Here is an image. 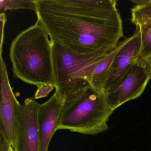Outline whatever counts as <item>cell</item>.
Listing matches in <instances>:
<instances>
[{
    "mask_svg": "<svg viewBox=\"0 0 151 151\" xmlns=\"http://www.w3.org/2000/svg\"><path fill=\"white\" fill-rule=\"evenodd\" d=\"M50 39L80 55L109 52L123 37L116 0H34Z\"/></svg>",
    "mask_w": 151,
    "mask_h": 151,
    "instance_id": "obj_1",
    "label": "cell"
},
{
    "mask_svg": "<svg viewBox=\"0 0 151 151\" xmlns=\"http://www.w3.org/2000/svg\"><path fill=\"white\" fill-rule=\"evenodd\" d=\"M9 58L14 77L37 87L52 84L55 87L52 42L38 21L14 39Z\"/></svg>",
    "mask_w": 151,
    "mask_h": 151,
    "instance_id": "obj_2",
    "label": "cell"
},
{
    "mask_svg": "<svg viewBox=\"0 0 151 151\" xmlns=\"http://www.w3.org/2000/svg\"><path fill=\"white\" fill-rule=\"evenodd\" d=\"M114 111L105 93L88 86L63 103L58 130L97 135L108 129V122Z\"/></svg>",
    "mask_w": 151,
    "mask_h": 151,
    "instance_id": "obj_3",
    "label": "cell"
},
{
    "mask_svg": "<svg viewBox=\"0 0 151 151\" xmlns=\"http://www.w3.org/2000/svg\"><path fill=\"white\" fill-rule=\"evenodd\" d=\"M50 40L55 93L65 103L84 89L91 86L92 75L95 66L110 52L80 55L70 52Z\"/></svg>",
    "mask_w": 151,
    "mask_h": 151,
    "instance_id": "obj_4",
    "label": "cell"
},
{
    "mask_svg": "<svg viewBox=\"0 0 151 151\" xmlns=\"http://www.w3.org/2000/svg\"><path fill=\"white\" fill-rule=\"evenodd\" d=\"M0 134L14 147L22 105L13 92L9 83L6 65L2 54L0 55Z\"/></svg>",
    "mask_w": 151,
    "mask_h": 151,
    "instance_id": "obj_5",
    "label": "cell"
},
{
    "mask_svg": "<svg viewBox=\"0 0 151 151\" xmlns=\"http://www.w3.org/2000/svg\"><path fill=\"white\" fill-rule=\"evenodd\" d=\"M150 80L145 63L136 62L120 83L105 93L110 108L114 111L126 102L140 97Z\"/></svg>",
    "mask_w": 151,
    "mask_h": 151,
    "instance_id": "obj_6",
    "label": "cell"
},
{
    "mask_svg": "<svg viewBox=\"0 0 151 151\" xmlns=\"http://www.w3.org/2000/svg\"><path fill=\"white\" fill-rule=\"evenodd\" d=\"M40 104L33 98L25 99L22 105L16 135L14 151H40L38 115Z\"/></svg>",
    "mask_w": 151,
    "mask_h": 151,
    "instance_id": "obj_7",
    "label": "cell"
},
{
    "mask_svg": "<svg viewBox=\"0 0 151 151\" xmlns=\"http://www.w3.org/2000/svg\"><path fill=\"white\" fill-rule=\"evenodd\" d=\"M139 28L136 27L134 34L116 54L110 68L109 76L104 87V93L114 89L137 61L141 50Z\"/></svg>",
    "mask_w": 151,
    "mask_h": 151,
    "instance_id": "obj_8",
    "label": "cell"
},
{
    "mask_svg": "<svg viewBox=\"0 0 151 151\" xmlns=\"http://www.w3.org/2000/svg\"><path fill=\"white\" fill-rule=\"evenodd\" d=\"M63 105L62 100L55 92L47 101L40 104L38 115L40 151H48L52 138L58 130Z\"/></svg>",
    "mask_w": 151,
    "mask_h": 151,
    "instance_id": "obj_9",
    "label": "cell"
},
{
    "mask_svg": "<svg viewBox=\"0 0 151 151\" xmlns=\"http://www.w3.org/2000/svg\"><path fill=\"white\" fill-rule=\"evenodd\" d=\"M129 37L119 42L116 48L110 52L97 64L92 75L91 86L97 91L104 93V87L110 72L114 59L118 51L128 41Z\"/></svg>",
    "mask_w": 151,
    "mask_h": 151,
    "instance_id": "obj_10",
    "label": "cell"
},
{
    "mask_svg": "<svg viewBox=\"0 0 151 151\" xmlns=\"http://www.w3.org/2000/svg\"><path fill=\"white\" fill-rule=\"evenodd\" d=\"M135 6L132 9V23L136 26L151 20V0H132Z\"/></svg>",
    "mask_w": 151,
    "mask_h": 151,
    "instance_id": "obj_11",
    "label": "cell"
},
{
    "mask_svg": "<svg viewBox=\"0 0 151 151\" xmlns=\"http://www.w3.org/2000/svg\"><path fill=\"white\" fill-rule=\"evenodd\" d=\"M139 28L141 37V50L137 62L144 63L151 57V20L136 26Z\"/></svg>",
    "mask_w": 151,
    "mask_h": 151,
    "instance_id": "obj_12",
    "label": "cell"
},
{
    "mask_svg": "<svg viewBox=\"0 0 151 151\" xmlns=\"http://www.w3.org/2000/svg\"><path fill=\"white\" fill-rule=\"evenodd\" d=\"M1 11L5 13L7 9H27L36 11V5L34 1H0Z\"/></svg>",
    "mask_w": 151,
    "mask_h": 151,
    "instance_id": "obj_13",
    "label": "cell"
},
{
    "mask_svg": "<svg viewBox=\"0 0 151 151\" xmlns=\"http://www.w3.org/2000/svg\"><path fill=\"white\" fill-rule=\"evenodd\" d=\"M55 88L52 84H42L38 86V89L35 93L34 98L35 99H42L47 97V95Z\"/></svg>",
    "mask_w": 151,
    "mask_h": 151,
    "instance_id": "obj_14",
    "label": "cell"
},
{
    "mask_svg": "<svg viewBox=\"0 0 151 151\" xmlns=\"http://www.w3.org/2000/svg\"><path fill=\"white\" fill-rule=\"evenodd\" d=\"M1 19V45H0V53H2V47L4 38V29L5 24L7 21V17L5 13H1L0 14Z\"/></svg>",
    "mask_w": 151,
    "mask_h": 151,
    "instance_id": "obj_15",
    "label": "cell"
},
{
    "mask_svg": "<svg viewBox=\"0 0 151 151\" xmlns=\"http://www.w3.org/2000/svg\"><path fill=\"white\" fill-rule=\"evenodd\" d=\"M0 151H14L12 145L0 134Z\"/></svg>",
    "mask_w": 151,
    "mask_h": 151,
    "instance_id": "obj_16",
    "label": "cell"
},
{
    "mask_svg": "<svg viewBox=\"0 0 151 151\" xmlns=\"http://www.w3.org/2000/svg\"><path fill=\"white\" fill-rule=\"evenodd\" d=\"M144 63H145L147 69L149 73L150 79H151V57L146 60Z\"/></svg>",
    "mask_w": 151,
    "mask_h": 151,
    "instance_id": "obj_17",
    "label": "cell"
}]
</instances>
